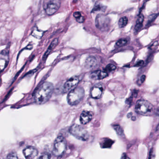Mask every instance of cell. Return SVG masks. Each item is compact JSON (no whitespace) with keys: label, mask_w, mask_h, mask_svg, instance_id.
Listing matches in <instances>:
<instances>
[{"label":"cell","mask_w":159,"mask_h":159,"mask_svg":"<svg viewBox=\"0 0 159 159\" xmlns=\"http://www.w3.org/2000/svg\"><path fill=\"white\" fill-rule=\"evenodd\" d=\"M53 89L52 84L48 82L43 83L34 93V101L36 104L43 105L46 103L51 98Z\"/></svg>","instance_id":"6da1fadb"},{"label":"cell","mask_w":159,"mask_h":159,"mask_svg":"<svg viewBox=\"0 0 159 159\" xmlns=\"http://www.w3.org/2000/svg\"><path fill=\"white\" fill-rule=\"evenodd\" d=\"M84 91L81 87H77L69 93L67 96L68 103L70 106L78 105L84 97Z\"/></svg>","instance_id":"7a4b0ae2"},{"label":"cell","mask_w":159,"mask_h":159,"mask_svg":"<svg viewBox=\"0 0 159 159\" xmlns=\"http://www.w3.org/2000/svg\"><path fill=\"white\" fill-rule=\"evenodd\" d=\"M67 148V142L66 139L63 136H58L55 140L53 148V154L56 156L63 155Z\"/></svg>","instance_id":"3957f363"},{"label":"cell","mask_w":159,"mask_h":159,"mask_svg":"<svg viewBox=\"0 0 159 159\" xmlns=\"http://www.w3.org/2000/svg\"><path fill=\"white\" fill-rule=\"evenodd\" d=\"M69 131L72 135L82 141H87L89 139V134L88 132L81 125H73L70 128Z\"/></svg>","instance_id":"277c9868"},{"label":"cell","mask_w":159,"mask_h":159,"mask_svg":"<svg viewBox=\"0 0 159 159\" xmlns=\"http://www.w3.org/2000/svg\"><path fill=\"white\" fill-rule=\"evenodd\" d=\"M135 109L138 114L142 115H148L152 111L153 106L149 101L144 99H139L136 102Z\"/></svg>","instance_id":"5b68a950"},{"label":"cell","mask_w":159,"mask_h":159,"mask_svg":"<svg viewBox=\"0 0 159 159\" xmlns=\"http://www.w3.org/2000/svg\"><path fill=\"white\" fill-rule=\"evenodd\" d=\"M95 24L97 28L101 31H107L110 27V20L107 16L98 14L96 17Z\"/></svg>","instance_id":"8992f818"},{"label":"cell","mask_w":159,"mask_h":159,"mask_svg":"<svg viewBox=\"0 0 159 159\" xmlns=\"http://www.w3.org/2000/svg\"><path fill=\"white\" fill-rule=\"evenodd\" d=\"M61 2L58 0H49L44 1L43 9L48 15H52L55 13L60 8Z\"/></svg>","instance_id":"52a82bcc"},{"label":"cell","mask_w":159,"mask_h":159,"mask_svg":"<svg viewBox=\"0 0 159 159\" xmlns=\"http://www.w3.org/2000/svg\"><path fill=\"white\" fill-rule=\"evenodd\" d=\"M79 83V79L78 77L76 76L71 77L65 83L63 87V93H65L68 92H70L76 88Z\"/></svg>","instance_id":"ba28073f"},{"label":"cell","mask_w":159,"mask_h":159,"mask_svg":"<svg viewBox=\"0 0 159 159\" xmlns=\"http://www.w3.org/2000/svg\"><path fill=\"white\" fill-rule=\"evenodd\" d=\"M104 91V87L100 84H96L92 88L90 95L92 98L98 99L101 97Z\"/></svg>","instance_id":"9c48e42d"},{"label":"cell","mask_w":159,"mask_h":159,"mask_svg":"<svg viewBox=\"0 0 159 159\" xmlns=\"http://www.w3.org/2000/svg\"><path fill=\"white\" fill-rule=\"evenodd\" d=\"M23 153L25 158L27 159L35 158L38 154V151L33 147H28L24 149Z\"/></svg>","instance_id":"30bf717a"},{"label":"cell","mask_w":159,"mask_h":159,"mask_svg":"<svg viewBox=\"0 0 159 159\" xmlns=\"http://www.w3.org/2000/svg\"><path fill=\"white\" fill-rule=\"evenodd\" d=\"M93 113L92 111H84L81 114L80 121L83 125H86L89 123L93 119Z\"/></svg>","instance_id":"8fae6325"},{"label":"cell","mask_w":159,"mask_h":159,"mask_svg":"<svg viewBox=\"0 0 159 159\" xmlns=\"http://www.w3.org/2000/svg\"><path fill=\"white\" fill-rule=\"evenodd\" d=\"M108 76V73L104 70H98L92 72L90 78L94 80H103Z\"/></svg>","instance_id":"7c38bea8"},{"label":"cell","mask_w":159,"mask_h":159,"mask_svg":"<svg viewBox=\"0 0 159 159\" xmlns=\"http://www.w3.org/2000/svg\"><path fill=\"white\" fill-rule=\"evenodd\" d=\"M98 64L97 59L94 57H89L85 61V66L89 69L95 68Z\"/></svg>","instance_id":"4fadbf2b"},{"label":"cell","mask_w":159,"mask_h":159,"mask_svg":"<svg viewBox=\"0 0 159 159\" xmlns=\"http://www.w3.org/2000/svg\"><path fill=\"white\" fill-rule=\"evenodd\" d=\"M58 42V39H55L53 40L52 42V43H51V44H50L49 48L47 49V51H46V52L45 53L44 55H43V60L46 59V58H47L48 55L51 53L52 51L53 50L54 48L57 45Z\"/></svg>","instance_id":"5bb4252c"},{"label":"cell","mask_w":159,"mask_h":159,"mask_svg":"<svg viewBox=\"0 0 159 159\" xmlns=\"http://www.w3.org/2000/svg\"><path fill=\"white\" fill-rule=\"evenodd\" d=\"M144 16L143 15L140 14L139 16L136 21V24L134 28V32L135 33H137L142 28L143 26V23L144 21Z\"/></svg>","instance_id":"9a60e30c"},{"label":"cell","mask_w":159,"mask_h":159,"mask_svg":"<svg viewBox=\"0 0 159 159\" xmlns=\"http://www.w3.org/2000/svg\"><path fill=\"white\" fill-rule=\"evenodd\" d=\"M73 16L76 18L77 22L80 23H83L84 21V18L80 12H75L73 13Z\"/></svg>","instance_id":"2e32d148"},{"label":"cell","mask_w":159,"mask_h":159,"mask_svg":"<svg viewBox=\"0 0 159 159\" xmlns=\"http://www.w3.org/2000/svg\"><path fill=\"white\" fill-rule=\"evenodd\" d=\"M115 131L119 136L123 137L124 136L123 129L119 125H114L113 126Z\"/></svg>","instance_id":"e0dca14e"},{"label":"cell","mask_w":159,"mask_h":159,"mask_svg":"<svg viewBox=\"0 0 159 159\" xmlns=\"http://www.w3.org/2000/svg\"><path fill=\"white\" fill-rule=\"evenodd\" d=\"M128 19L126 16L121 17L119 20L118 25L120 28L125 27L128 24Z\"/></svg>","instance_id":"ac0fdd59"},{"label":"cell","mask_w":159,"mask_h":159,"mask_svg":"<svg viewBox=\"0 0 159 159\" xmlns=\"http://www.w3.org/2000/svg\"><path fill=\"white\" fill-rule=\"evenodd\" d=\"M114 141L111 139H106L102 142V145L103 148H110L112 146Z\"/></svg>","instance_id":"d6986e66"},{"label":"cell","mask_w":159,"mask_h":159,"mask_svg":"<svg viewBox=\"0 0 159 159\" xmlns=\"http://www.w3.org/2000/svg\"><path fill=\"white\" fill-rule=\"evenodd\" d=\"M105 7L101 3H96L93 9L92 12H97L98 11H104L105 10Z\"/></svg>","instance_id":"ffe728a7"},{"label":"cell","mask_w":159,"mask_h":159,"mask_svg":"<svg viewBox=\"0 0 159 159\" xmlns=\"http://www.w3.org/2000/svg\"><path fill=\"white\" fill-rule=\"evenodd\" d=\"M127 43V40L126 39H120L119 40L116 42L115 46L119 48V47H122V46L126 45Z\"/></svg>","instance_id":"44dd1931"},{"label":"cell","mask_w":159,"mask_h":159,"mask_svg":"<svg viewBox=\"0 0 159 159\" xmlns=\"http://www.w3.org/2000/svg\"><path fill=\"white\" fill-rule=\"evenodd\" d=\"M116 69V66L113 64H109L107 65L105 69V71L108 72H111V71H114Z\"/></svg>","instance_id":"7402d4cb"},{"label":"cell","mask_w":159,"mask_h":159,"mask_svg":"<svg viewBox=\"0 0 159 159\" xmlns=\"http://www.w3.org/2000/svg\"><path fill=\"white\" fill-rule=\"evenodd\" d=\"M18 159L17 158V155L16 153L15 152H12V153H10V154L8 155L7 156V159Z\"/></svg>","instance_id":"603a6c76"},{"label":"cell","mask_w":159,"mask_h":159,"mask_svg":"<svg viewBox=\"0 0 159 159\" xmlns=\"http://www.w3.org/2000/svg\"><path fill=\"white\" fill-rule=\"evenodd\" d=\"M158 14H152V15L150 16L148 18V23H151L152 21L155 20V18L158 16Z\"/></svg>","instance_id":"cb8c5ba5"},{"label":"cell","mask_w":159,"mask_h":159,"mask_svg":"<svg viewBox=\"0 0 159 159\" xmlns=\"http://www.w3.org/2000/svg\"><path fill=\"white\" fill-rule=\"evenodd\" d=\"M38 159H50V156L49 154L43 153L42 155H40Z\"/></svg>","instance_id":"d4e9b609"},{"label":"cell","mask_w":159,"mask_h":159,"mask_svg":"<svg viewBox=\"0 0 159 159\" xmlns=\"http://www.w3.org/2000/svg\"><path fill=\"white\" fill-rule=\"evenodd\" d=\"M146 76L145 75H143L140 77V80H139V82H140V84H142L143 83L145 82V80H146Z\"/></svg>","instance_id":"484cf974"},{"label":"cell","mask_w":159,"mask_h":159,"mask_svg":"<svg viewBox=\"0 0 159 159\" xmlns=\"http://www.w3.org/2000/svg\"><path fill=\"white\" fill-rule=\"evenodd\" d=\"M143 64H144V61H142V60H140V61H139V62L137 63L135 66H142Z\"/></svg>","instance_id":"4316f807"},{"label":"cell","mask_w":159,"mask_h":159,"mask_svg":"<svg viewBox=\"0 0 159 159\" xmlns=\"http://www.w3.org/2000/svg\"><path fill=\"white\" fill-rule=\"evenodd\" d=\"M153 151H152V149H151L150 152L148 159H153Z\"/></svg>","instance_id":"83f0119b"},{"label":"cell","mask_w":159,"mask_h":159,"mask_svg":"<svg viewBox=\"0 0 159 159\" xmlns=\"http://www.w3.org/2000/svg\"><path fill=\"white\" fill-rule=\"evenodd\" d=\"M121 159H130L129 157H127V155L125 153H123L121 157Z\"/></svg>","instance_id":"f1b7e54d"},{"label":"cell","mask_w":159,"mask_h":159,"mask_svg":"<svg viewBox=\"0 0 159 159\" xmlns=\"http://www.w3.org/2000/svg\"><path fill=\"white\" fill-rule=\"evenodd\" d=\"M155 132H156V134H159V124L158 125V126L156 127Z\"/></svg>","instance_id":"f546056e"},{"label":"cell","mask_w":159,"mask_h":159,"mask_svg":"<svg viewBox=\"0 0 159 159\" xmlns=\"http://www.w3.org/2000/svg\"><path fill=\"white\" fill-rule=\"evenodd\" d=\"M132 120H133L135 121L136 120V117H132Z\"/></svg>","instance_id":"4dcf8cb0"},{"label":"cell","mask_w":159,"mask_h":159,"mask_svg":"<svg viewBox=\"0 0 159 159\" xmlns=\"http://www.w3.org/2000/svg\"><path fill=\"white\" fill-rule=\"evenodd\" d=\"M131 115H132V113H128L127 116H128V117H129V118H130V116H131Z\"/></svg>","instance_id":"1f68e13d"}]
</instances>
